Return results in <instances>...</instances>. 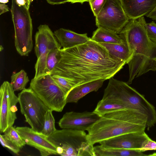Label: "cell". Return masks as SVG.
Returning a JSON list of instances; mask_svg holds the SVG:
<instances>
[{"label":"cell","mask_w":156,"mask_h":156,"mask_svg":"<svg viewBox=\"0 0 156 156\" xmlns=\"http://www.w3.org/2000/svg\"><path fill=\"white\" fill-rule=\"evenodd\" d=\"M126 64L111 55L104 46L90 39L84 44L61 49L60 60L51 75L66 79L73 87L98 80L109 79Z\"/></svg>","instance_id":"1"},{"label":"cell","mask_w":156,"mask_h":156,"mask_svg":"<svg viewBox=\"0 0 156 156\" xmlns=\"http://www.w3.org/2000/svg\"><path fill=\"white\" fill-rule=\"evenodd\" d=\"M144 16L130 20L119 34L127 44L130 53L127 62L129 78L127 83L131 84L135 77L149 71H156V43L149 38L145 28Z\"/></svg>","instance_id":"2"},{"label":"cell","mask_w":156,"mask_h":156,"mask_svg":"<svg viewBox=\"0 0 156 156\" xmlns=\"http://www.w3.org/2000/svg\"><path fill=\"white\" fill-rule=\"evenodd\" d=\"M147 118L139 110L126 108L105 114L88 128L93 145L125 133L145 131Z\"/></svg>","instance_id":"3"},{"label":"cell","mask_w":156,"mask_h":156,"mask_svg":"<svg viewBox=\"0 0 156 156\" xmlns=\"http://www.w3.org/2000/svg\"><path fill=\"white\" fill-rule=\"evenodd\" d=\"M102 99H109L122 104L127 108L139 110L147 117L148 130L156 124V110L144 96L127 83L113 77L109 79Z\"/></svg>","instance_id":"4"},{"label":"cell","mask_w":156,"mask_h":156,"mask_svg":"<svg viewBox=\"0 0 156 156\" xmlns=\"http://www.w3.org/2000/svg\"><path fill=\"white\" fill-rule=\"evenodd\" d=\"M58 154L63 156H96L94 145L85 131L62 129L48 137Z\"/></svg>","instance_id":"5"},{"label":"cell","mask_w":156,"mask_h":156,"mask_svg":"<svg viewBox=\"0 0 156 156\" xmlns=\"http://www.w3.org/2000/svg\"><path fill=\"white\" fill-rule=\"evenodd\" d=\"M15 30V45L22 56H27L33 49V26L29 9L12 0L11 8Z\"/></svg>","instance_id":"6"},{"label":"cell","mask_w":156,"mask_h":156,"mask_svg":"<svg viewBox=\"0 0 156 156\" xmlns=\"http://www.w3.org/2000/svg\"><path fill=\"white\" fill-rule=\"evenodd\" d=\"M30 88L51 111L61 112L67 103V94L58 85L51 74L32 79Z\"/></svg>","instance_id":"7"},{"label":"cell","mask_w":156,"mask_h":156,"mask_svg":"<svg viewBox=\"0 0 156 156\" xmlns=\"http://www.w3.org/2000/svg\"><path fill=\"white\" fill-rule=\"evenodd\" d=\"M18 97L20 112L26 122L33 129L41 132L45 114L49 109L30 88L22 90Z\"/></svg>","instance_id":"8"},{"label":"cell","mask_w":156,"mask_h":156,"mask_svg":"<svg viewBox=\"0 0 156 156\" xmlns=\"http://www.w3.org/2000/svg\"><path fill=\"white\" fill-rule=\"evenodd\" d=\"M37 29L35 36L34 50L37 60L35 66L34 79L46 75V61L49 52L61 47L48 25H40Z\"/></svg>","instance_id":"9"},{"label":"cell","mask_w":156,"mask_h":156,"mask_svg":"<svg viewBox=\"0 0 156 156\" xmlns=\"http://www.w3.org/2000/svg\"><path fill=\"white\" fill-rule=\"evenodd\" d=\"M129 20L121 0H106L100 11L95 17L98 28L119 34Z\"/></svg>","instance_id":"10"},{"label":"cell","mask_w":156,"mask_h":156,"mask_svg":"<svg viewBox=\"0 0 156 156\" xmlns=\"http://www.w3.org/2000/svg\"><path fill=\"white\" fill-rule=\"evenodd\" d=\"M18 97L8 81H5L1 85L0 90V132L4 133L12 126L17 119L16 104Z\"/></svg>","instance_id":"11"},{"label":"cell","mask_w":156,"mask_h":156,"mask_svg":"<svg viewBox=\"0 0 156 156\" xmlns=\"http://www.w3.org/2000/svg\"><path fill=\"white\" fill-rule=\"evenodd\" d=\"M150 138L144 131L125 133L104 140L99 143L106 148L140 151Z\"/></svg>","instance_id":"12"},{"label":"cell","mask_w":156,"mask_h":156,"mask_svg":"<svg viewBox=\"0 0 156 156\" xmlns=\"http://www.w3.org/2000/svg\"><path fill=\"white\" fill-rule=\"evenodd\" d=\"M16 129L26 144L37 149L41 156L58 154L55 146L49 141L48 137L41 132L26 126L17 127Z\"/></svg>","instance_id":"13"},{"label":"cell","mask_w":156,"mask_h":156,"mask_svg":"<svg viewBox=\"0 0 156 156\" xmlns=\"http://www.w3.org/2000/svg\"><path fill=\"white\" fill-rule=\"evenodd\" d=\"M101 117L94 112H66L58 122L62 129L85 131L97 121Z\"/></svg>","instance_id":"14"},{"label":"cell","mask_w":156,"mask_h":156,"mask_svg":"<svg viewBox=\"0 0 156 156\" xmlns=\"http://www.w3.org/2000/svg\"><path fill=\"white\" fill-rule=\"evenodd\" d=\"M129 20H137L147 16L156 7V0H121Z\"/></svg>","instance_id":"15"},{"label":"cell","mask_w":156,"mask_h":156,"mask_svg":"<svg viewBox=\"0 0 156 156\" xmlns=\"http://www.w3.org/2000/svg\"><path fill=\"white\" fill-rule=\"evenodd\" d=\"M54 34L61 47L64 49L84 44L91 39L87 36V33L79 34L63 28L55 30Z\"/></svg>","instance_id":"16"},{"label":"cell","mask_w":156,"mask_h":156,"mask_svg":"<svg viewBox=\"0 0 156 156\" xmlns=\"http://www.w3.org/2000/svg\"><path fill=\"white\" fill-rule=\"evenodd\" d=\"M105 80L99 79L73 87L66 96L67 103H76L89 93L97 91L103 85Z\"/></svg>","instance_id":"17"},{"label":"cell","mask_w":156,"mask_h":156,"mask_svg":"<svg viewBox=\"0 0 156 156\" xmlns=\"http://www.w3.org/2000/svg\"><path fill=\"white\" fill-rule=\"evenodd\" d=\"M96 156H144L140 150L116 148H106L101 145L94 146Z\"/></svg>","instance_id":"18"},{"label":"cell","mask_w":156,"mask_h":156,"mask_svg":"<svg viewBox=\"0 0 156 156\" xmlns=\"http://www.w3.org/2000/svg\"><path fill=\"white\" fill-rule=\"evenodd\" d=\"M104 46L112 56L125 62L126 64L130 58L128 45L125 41L120 44L99 43Z\"/></svg>","instance_id":"19"},{"label":"cell","mask_w":156,"mask_h":156,"mask_svg":"<svg viewBox=\"0 0 156 156\" xmlns=\"http://www.w3.org/2000/svg\"><path fill=\"white\" fill-rule=\"evenodd\" d=\"M91 39L98 43L120 44L124 41L118 34L98 28L93 32Z\"/></svg>","instance_id":"20"},{"label":"cell","mask_w":156,"mask_h":156,"mask_svg":"<svg viewBox=\"0 0 156 156\" xmlns=\"http://www.w3.org/2000/svg\"><path fill=\"white\" fill-rule=\"evenodd\" d=\"M126 108H128L120 103L102 98L98 102L93 112L101 117L107 113Z\"/></svg>","instance_id":"21"},{"label":"cell","mask_w":156,"mask_h":156,"mask_svg":"<svg viewBox=\"0 0 156 156\" xmlns=\"http://www.w3.org/2000/svg\"><path fill=\"white\" fill-rule=\"evenodd\" d=\"M12 84L15 91L22 90L25 88V87L29 81V79L27 73L23 70L14 73L11 76Z\"/></svg>","instance_id":"22"},{"label":"cell","mask_w":156,"mask_h":156,"mask_svg":"<svg viewBox=\"0 0 156 156\" xmlns=\"http://www.w3.org/2000/svg\"><path fill=\"white\" fill-rule=\"evenodd\" d=\"M61 48H58L49 52L46 61V75L51 74L58 63L61 58Z\"/></svg>","instance_id":"23"},{"label":"cell","mask_w":156,"mask_h":156,"mask_svg":"<svg viewBox=\"0 0 156 156\" xmlns=\"http://www.w3.org/2000/svg\"><path fill=\"white\" fill-rule=\"evenodd\" d=\"M52 111L48 109L46 113L43 128L41 132L43 134L48 137L57 130L55 126V120L52 113Z\"/></svg>","instance_id":"24"},{"label":"cell","mask_w":156,"mask_h":156,"mask_svg":"<svg viewBox=\"0 0 156 156\" xmlns=\"http://www.w3.org/2000/svg\"><path fill=\"white\" fill-rule=\"evenodd\" d=\"M4 133V134L2 135L3 137L12 142L20 149L26 145L16 128L12 126L8 129Z\"/></svg>","instance_id":"25"},{"label":"cell","mask_w":156,"mask_h":156,"mask_svg":"<svg viewBox=\"0 0 156 156\" xmlns=\"http://www.w3.org/2000/svg\"><path fill=\"white\" fill-rule=\"evenodd\" d=\"M51 76L56 83L67 95L73 88L71 83L66 79L57 75L54 74Z\"/></svg>","instance_id":"26"},{"label":"cell","mask_w":156,"mask_h":156,"mask_svg":"<svg viewBox=\"0 0 156 156\" xmlns=\"http://www.w3.org/2000/svg\"><path fill=\"white\" fill-rule=\"evenodd\" d=\"M143 22L149 39L153 42L156 43V23L154 21L147 23L145 18Z\"/></svg>","instance_id":"27"},{"label":"cell","mask_w":156,"mask_h":156,"mask_svg":"<svg viewBox=\"0 0 156 156\" xmlns=\"http://www.w3.org/2000/svg\"><path fill=\"white\" fill-rule=\"evenodd\" d=\"M106 0H90L89 2L94 16L96 17L104 6Z\"/></svg>","instance_id":"28"},{"label":"cell","mask_w":156,"mask_h":156,"mask_svg":"<svg viewBox=\"0 0 156 156\" xmlns=\"http://www.w3.org/2000/svg\"><path fill=\"white\" fill-rule=\"evenodd\" d=\"M0 141L3 147L7 148L14 154H17L20 151L19 147L10 140L5 138L1 134L0 135Z\"/></svg>","instance_id":"29"},{"label":"cell","mask_w":156,"mask_h":156,"mask_svg":"<svg viewBox=\"0 0 156 156\" xmlns=\"http://www.w3.org/2000/svg\"><path fill=\"white\" fill-rule=\"evenodd\" d=\"M149 150H156V142L152 140L151 138L147 141L140 151L143 152Z\"/></svg>","instance_id":"30"},{"label":"cell","mask_w":156,"mask_h":156,"mask_svg":"<svg viewBox=\"0 0 156 156\" xmlns=\"http://www.w3.org/2000/svg\"><path fill=\"white\" fill-rule=\"evenodd\" d=\"M49 4L55 5L64 4L67 2L68 0H46Z\"/></svg>","instance_id":"31"},{"label":"cell","mask_w":156,"mask_h":156,"mask_svg":"<svg viewBox=\"0 0 156 156\" xmlns=\"http://www.w3.org/2000/svg\"><path fill=\"white\" fill-rule=\"evenodd\" d=\"M9 11V8L5 3H0V15Z\"/></svg>","instance_id":"32"},{"label":"cell","mask_w":156,"mask_h":156,"mask_svg":"<svg viewBox=\"0 0 156 156\" xmlns=\"http://www.w3.org/2000/svg\"><path fill=\"white\" fill-rule=\"evenodd\" d=\"M146 16L152 20H156V7L155 9Z\"/></svg>","instance_id":"33"},{"label":"cell","mask_w":156,"mask_h":156,"mask_svg":"<svg viewBox=\"0 0 156 156\" xmlns=\"http://www.w3.org/2000/svg\"><path fill=\"white\" fill-rule=\"evenodd\" d=\"M90 0H68L67 2H70L72 3H80L82 4L85 2H89Z\"/></svg>","instance_id":"34"},{"label":"cell","mask_w":156,"mask_h":156,"mask_svg":"<svg viewBox=\"0 0 156 156\" xmlns=\"http://www.w3.org/2000/svg\"><path fill=\"white\" fill-rule=\"evenodd\" d=\"M17 3L20 6H24L27 8L26 0H16Z\"/></svg>","instance_id":"35"},{"label":"cell","mask_w":156,"mask_h":156,"mask_svg":"<svg viewBox=\"0 0 156 156\" xmlns=\"http://www.w3.org/2000/svg\"><path fill=\"white\" fill-rule=\"evenodd\" d=\"M26 1L27 7V9H29L30 2L29 1V0H26Z\"/></svg>","instance_id":"36"},{"label":"cell","mask_w":156,"mask_h":156,"mask_svg":"<svg viewBox=\"0 0 156 156\" xmlns=\"http://www.w3.org/2000/svg\"><path fill=\"white\" fill-rule=\"evenodd\" d=\"M9 2V0H0V2L2 3H6Z\"/></svg>","instance_id":"37"},{"label":"cell","mask_w":156,"mask_h":156,"mask_svg":"<svg viewBox=\"0 0 156 156\" xmlns=\"http://www.w3.org/2000/svg\"><path fill=\"white\" fill-rule=\"evenodd\" d=\"M149 155H150V156H151V155H156V153H155V154L154 153V154H152Z\"/></svg>","instance_id":"38"},{"label":"cell","mask_w":156,"mask_h":156,"mask_svg":"<svg viewBox=\"0 0 156 156\" xmlns=\"http://www.w3.org/2000/svg\"><path fill=\"white\" fill-rule=\"evenodd\" d=\"M33 0H29V1L31 2L33 1Z\"/></svg>","instance_id":"39"},{"label":"cell","mask_w":156,"mask_h":156,"mask_svg":"<svg viewBox=\"0 0 156 156\" xmlns=\"http://www.w3.org/2000/svg\"></svg>","instance_id":"40"}]
</instances>
